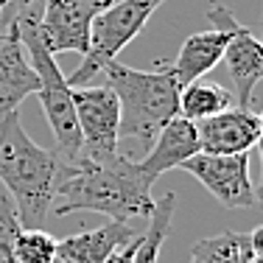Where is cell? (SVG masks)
Masks as SVG:
<instances>
[{"label": "cell", "instance_id": "obj_6", "mask_svg": "<svg viewBox=\"0 0 263 263\" xmlns=\"http://www.w3.org/2000/svg\"><path fill=\"white\" fill-rule=\"evenodd\" d=\"M73 109H76V123L81 135L79 157L104 162L121 154L118 132H121V106L112 87H70Z\"/></svg>", "mask_w": 263, "mask_h": 263}, {"label": "cell", "instance_id": "obj_3", "mask_svg": "<svg viewBox=\"0 0 263 263\" xmlns=\"http://www.w3.org/2000/svg\"><path fill=\"white\" fill-rule=\"evenodd\" d=\"M104 73L106 87H112L121 106L118 137L152 146L157 132L179 115V84L171 79L165 65L157 70H135L115 59L104 67Z\"/></svg>", "mask_w": 263, "mask_h": 263}, {"label": "cell", "instance_id": "obj_9", "mask_svg": "<svg viewBox=\"0 0 263 263\" xmlns=\"http://www.w3.org/2000/svg\"><path fill=\"white\" fill-rule=\"evenodd\" d=\"M260 115L255 109L235 104L196 123L199 152L202 154H249L260 143Z\"/></svg>", "mask_w": 263, "mask_h": 263}, {"label": "cell", "instance_id": "obj_18", "mask_svg": "<svg viewBox=\"0 0 263 263\" xmlns=\"http://www.w3.org/2000/svg\"><path fill=\"white\" fill-rule=\"evenodd\" d=\"M56 252V238L45 233L42 227L36 230H17L11 241V255L17 263H53Z\"/></svg>", "mask_w": 263, "mask_h": 263}, {"label": "cell", "instance_id": "obj_16", "mask_svg": "<svg viewBox=\"0 0 263 263\" xmlns=\"http://www.w3.org/2000/svg\"><path fill=\"white\" fill-rule=\"evenodd\" d=\"M233 92L227 87L216 84V81H191L187 87L179 90V115L191 123H199L204 118H213L218 115L221 109L233 106Z\"/></svg>", "mask_w": 263, "mask_h": 263}, {"label": "cell", "instance_id": "obj_1", "mask_svg": "<svg viewBox=\"0 0 263 263\" xmlns=\"http://www.w3.org/2000/svg\"><path fill=\"white\" fill-rule=\"evenodd\" d=\"M152 179L137 168V160L115 154L112 160L92 162L84 157L62 160L56 174L51 210L56 216L67 213H101L109 221L135 224L148 221L154 210Z\"/></svg>", "mask_w": 263, "mask_h": 263}, {"label": "cell", "instance_id": "obj_14", "mask_svg": "<svg viewBox=\"0 0 263 263\" xmlns=\"http://www.w3.org/2000/svg\"><path fill=\"white\" fill-rule=\"evenodd\" d=\"M137 235L140 233L135 227L121 221H106L96 230H81L76 235L56 241L53 263H104L118 247Z\"/></svg>", "mask_w": 263, "mask_h": 263}, {"label": "cell", "instance_id": "obj_5", "mask_svg": "<svg viewBox=\"0 0 263 263\" xmlns=\"http://www.w3.org/2000/svg\"><path fill=\"white\" fill-rule=\"evenodd\" d=\"M162 3L165 0H118L109 9L98 11L92 17V28H90V48H87L81 65L70 76H65L67 84L84 87L92 76L104 73V67L109 62H115L118 53L146 28V23L152 20V14Z\"/></svg>", "mask_w": 263, "mask_h": 263}, {"label": "cell", "instance_id": "obj_2", "mask_svg": "<svg viewBox=\"0 0 263 263\" xmlns=\"http://www.w3.org/2000/svg\"><path fill=\"white\" fill-rule=\"evenodd\" d=\"M59 154L36 146L20 123V112L0 121V182L14 204L17 224L36 230L51 213Z\"/></svg>", "mask_w": 263, "mask_h": 263}, {"label": "cell", "instance_id": "obj_23", "mask_svg": "<svg viewBox=\"0 0 263 263\" xmlns=\"http://www.w3.org/2000/svg\"><path fill=\"white\" fill-rule=\"evenodd\" d=\"M6 6H11V0H0V11H3Z\"/></svg>", "mask_w": 263, "mask_h": 263}, {"label": "cell", "instance_id": "obj_19", "mask_svg": "<svg viewBox=\"0 0 263 263\" xmlns=\"http://www.w3.org/2000/svg\"><path fill=\"white\" fill-rule=\"evenodd\" d=\"M17 230V216H14V204L11 199H0V263H17L14 255H11V241H14Z\"/></svg>", "mask_w": 263, "mask_h": 263}, {"label": "cell", "instance_id": "obj_10", "mask_svg": "<svg viewBox=\"0 0 263 263\" xmlns=\"http://www.w3.org/2000/svg\"><path fill=\"white\" fill-rule=\"evenodd\" d=\"M92 11L84 9L76 0H45L42 14L36 20L45 48L56 53H87L90 48V28H92Z\"/></svg>", "mask_w": 263, "mask_h": 263}, {"label": "cell", "instance_id": "obj_22", "mask_svg": "<svg viewBox=\"0 0 263 263\" xmlns=\"http://www.w3.org/2000/svg\"><path fill=\"white\" fill-rule=\"evenodd\" d=\"M76 3H81L84 9H90L92 14H98V11L109 9V6H112V3H118V0H76Z\"/></svg>", "mask_w": 263, "mask_h": 263}, {"label": "cell", "instance_id": "obj_13", "mask_svg": "<svg viewBox=\"0 0 263 263\" xmlns=\"http://www.w3.org/2000/svg\"><path fill=\"white\" fill-rule=\"evenodd\" d=\"M224 65H227V73L233 79L238 106H247L252 109L255 101V87L260 84L263 79V45L260 40L252 34L249 28L238 26L230 36L227 48H224Z\"/></svg>", "mask_w": 263, "mask_h": 263}, {"label": "cell", "instance_id": "obj_4", "mask_svg": "<svg viewBox=\"0 0 263 263\" xmlns=\"http://www.w3.org/2000/svg\"><path fill=\"white\" fill-rule=\"evenodd\" d=\"M14 23H17V31H20L23 48L28 53V62L34 67L36 79H40L36 96H40V104L45 109V118L56 137V154L62 160H76L81 148V135H79L76 109H73V98H70V84L62 76L56 56L42 42L40 31H36V20L14 17Z\"/></svg>", "mask_w": 263, "mask_h": 263}, {"label": "cell", "instance_id": "obj_15", "mask_svg": "<svg viewBox=\"0 0 263 263\" xmlns=\"http://www.w3.org/2000/svg\"><path fill=\"white\" fill-rule=\"evenodd\" d=\"M191 263H263V227L199 238L191 249Z\"/></svg>", "mask_w": 263, "mask_h": 263}, {"label": "cell", "instance_id": "obj_17", "mask_svg": "<svg viewBox=\"0 0 263 263\" xmlns=\"http://www.w3.org/2000/svg\"><path fill=\"white\" fill-rule=\"evenodd\" d=\"M174 208H177V196L174 191H165L160 199H154V210L146 221V233L140 235L135 249L132 263H157L160 260V249L165 243L168 233H171V221H174Z\"/></svg>", "mask_w": 263, "mask_h": 263}, {"label": "cell", "instance_id": "obj_12", "mask_svg": "<svg viewBox=\"0 0 263 263\" xmlns=\"http://www.w3.org/2000/svg\"><path fill=\"white\" fill-rule=\"evenodd\" d=\"M193 154H199L196 123H191V121H185L182 115H177L157 132V137L152 140L146 157L137 160V168H140L152 182H157L165 171L179 168L185 160H191Z\"/></svg>", "mask_w": 263, "mask_h": 263}, {"label": "cell", "instance_id": "obj_21", "mask_svg": "<svg viewBox=\"0 0 263 263\" xmlns=\"http://www.w3.org/2000/svg\"><path fill=\"white\" fill-rule=\"evenodd\" d=\"M140 235H143V233H140ZM140 235L132 238V241H126L123 247H118L115 252H112L104 263H132V258H135V249H137V241H140Z\"/></svg>", "mask_w": 263, "mask_h": 263}, {"label": "cell", "instance_id": "obj_7", "mask_svg": "<svg viewBox=\"0 0 263 263\" xmlns=\"http://www.w3.org/2000/svg\"><path fill=\"white\" fill-rule=\"evenodd\" d=\"M182 171H187L196 182H202L213 193L221 208L241 210L258 202L255 185L249 179V154H193L185 160Z\"/></svg>", "mask_w": 263, "mask_h": 263}, {"label": "cell", "instance_id": "obj_8", "mask_svg": "<svg viewBox=\"0 0 263 263\" xmlns=\"http://www.w3.org/2000/svg\"><path fill=\"white\" fill-rule=\"evenodd\" d=\"M208 20H213V28L191 34L182 42L177 59H174L171 65H165V70L171 73V79L179 84V90L187 87L191 81L208 76L213 67L221 62L230 36H233V31L238 26H241V23L233 17V11L224 9V6L216 3V0H213L210 9H208Z\"/></svg>", "mask_w": 263, "mask_h": 263}, {"label": "cell", "instance_id": "obj_11", "mask_svg": "<svg viewBox=\"0 0 263 263\" xmlns=\"http://www.w3.org/2000/svg\"><path fill=\"white\" fill-rule=\"evenodd\" d=\"M36 90H40V79L31 67L17 23L11 17L9 28L0 31V121L20 109V104Z\"/></svg>", "mask_w": 263, "mask_h": 263}, {"label": "cell", "instance_id": "obj_20", "mask_svg": "<svg viewBox=\"0 0 263 263\" xmlns=\"http://www.w3.org/2000/svg\"><path fill=\"white\" fill-rule=\"evenodd\" d=\"M14 3V17H28V20H40L45 0H11Z\"/></svg>", "mask_w": 263, "mask_h": 263}]
</instances>
